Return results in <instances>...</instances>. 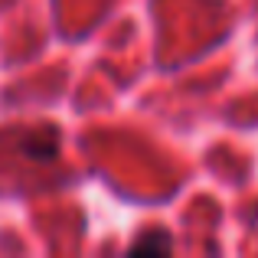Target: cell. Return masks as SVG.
Here are the masks:
<instances>
[{
	"instance_id": "6da1fadb",
	"label": "cell",
	"mask_w": 258,
	"mask_h": 258,
	"mask_svg": "<svg viewBox=\"0 0 258 258\" xmlns=\"http://www.w3.org/2000/svg\"><path fill=\"white\" fill-rule=\"evenodd\" d=\"M131 252H170V235L167 232H151L131 245Z\"/></svg>"
},
{
	"instance_id": "7a4b0ae2",
	"label": "cell",
	"mask_w": 258,
	"mask_h": 258,
	"mask_svg": "<svg viewBox=\"0 0 258 258\" xmlns=\"http://www.w3.org/2000/svg\"><path fill=\"white\" fill-rule=\"evenodd\" d=\"M23 151H30V154L39 151L36 157H52V154H56V138H52V134H43V141H39V138H30L23 144Z\"/></svg>"
}]
</instances>
